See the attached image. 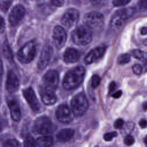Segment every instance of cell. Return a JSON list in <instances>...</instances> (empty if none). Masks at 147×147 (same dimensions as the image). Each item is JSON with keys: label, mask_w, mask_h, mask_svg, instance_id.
Segmentation results:
<instances>
[{"label": "cell", "mask_w": 147, "mask_h": 147, "mask_svg": "<svg viewBox=\"0 0 147 147\" xmlns=\"http://www.w3.org/2000/svg\"><path fill=\"white\" fill-rule=\"evenodd\" d=\"M123 124H124V121H123V119H121V118H119V119H117L114 122V127L115 129H122L123 127Z\"/></svg>", "instance_id": "cell-32"}, {"label": "cell", "mask_w": 147, "mask_h": 147, "mask_svg": "<svg viewBox=\"0 0 147 147\" xmlns=\"http://www.w3.org/2000/svg\"><path fill=\"white\" fill-rule=\"evenodd\" d=\"M130 2L129 0H115L113 1V4L114 6H124Z\"/></svg>", "instance_id": "cell-31"}, {"label": "cell", "mask_w": 147, "mask_h": 147, "mask_svg": "<svg viewBox=\"0 0 147 147\" xmlns=\"http://www.w3.org/2000/svg\"><path fill=\"white\" fill-rule=\"evenodd\" d=\"M134 138L130 134L127 135L124 138V143L127 146H130L133 144H134Z\"/></svg>", "instance_id": "cell-30"}, {"label": "cell", "mask_w": 147, "mask_h": 147, "mask_svg": "<svg viewBox=\"0 0 147 147\" xmlns=\"http://www.w3.org/2000/svg\"><path fill=\"white\" fill-rule=\"evenodd\" d=\"M74 115L72 110L65 104L60 105L56 111V116L57 120L63 123L71 122L74 118Z\"/></svg>", "instance_id": "cell-9"}, {"label": "cell", "mask_w": 147, "mask_h": 147, "mask_svg": "<svg viewBox=\"0 0 147 147\" xmlns=\"http://www.w3.org/2000/svg\"><path fill=\"white\" fill-rule=\"evenodd\" d=\"M52 52V48L50 45H46L42 48L38 63V67L40 69H43L47 67Z\"/></svg>", "instance_id": "cell-15"}, {"label": "cell", "mask_w": 147, "mask_h": 147, "mask_svg": "<svg viewBox=\"0 0 147 147\" xmlns=\"http://www.w3.org/2000/svg\"><path fill=\"white\" fill-rule=\"evenodd\" d=\"M37 49L36 41L32 40L22 46L17 53V58L22 63L27 64L31 62L34 58Z\"/></svg>", "instance_id": "cell-3"}, {"label": "cell", "mask_w": 147, "mask_h": 147, "mask_svg": "<svg viewBox=\"0 0 147 147\" xmlns=\"http://www.w3.org/2000/svg\"><path fill=\"white\" fill-rule=\"evenodd\" d=\"M117 133L116 131H112V132H109L106 133L103 136V138L106 141H111L113 138L117 137Z\"/></svg>", "instance_id": "cell-29"}, {"label": "cell", "mask_w": 147, "mask_h": 147, "mask_svg": "<svg viewBox=\"0 0 147 147\" xmlns=\"http://www.w3.org/2000/svg\"><path fill=\"white\" fill-rule=\"evenodd\" d=\"M135 9L132 7H128L117 10L111 16L110 26L111 29L115 30L122 26L134 13Z\"/></svg>", "instance_id": "cell-2"}, {"label": "cell", "mask_w": 147, "mask_h": 147, "mask_svg": "<svg viewBox=\"0 0 147 147\" xmlns=\"http://www.w3.org/2000/svg\"><path fill=\"white\" fill-rule=\"evenodd\" d=\"M95 147H98V146H95Z\"/></svg>", "instance_id": "cell-46"}, {"label": "cell", "mask_w": 147, "mask_h": 147, "mask_svg": "<svg viewBox=\"0 0 147 147\" xmlns=\"http://www.w3.org/2000/svg\"><path fill=\"white\" fill-rule=\"evenodd\" d=\"M3 64L2 61L0 60V83L1 82L2 75H3Z\"/></svg>", "instance_id": "cell-40"}, {"label": "cell", "mask_w": 147, "mask_h": 147, "mask_svg": "<svg viewBox=\"0 0 147 147\" xmlns=\"http://www.w3.org/2000/svg\"><path fill=\"white\" fill-rule=\"evenodd\" d=\"M85 75V69L82 66H78L68 71L64 76L63 85L67 90L77 88L82 83Z\"/></svg>", "instance_id": "cell-1"}, {"label": "cell", "mask_w": 147, "mask_h": 147, "mask_svg": "<svg viewBox=\"0 0 147 147\" xmlns=\"http://www.w3.org/2000/svg\"><path fill=\"white\" fill-rule=\"evenodd\" d=\"M145 63L147 65V57L145 59Z\"/></svg>", "instance_id": "cell-45"}, {"label": "cell", "mask_w": 147, "mask_h": 147, "mask_svg": "<svg viewBox=\"0 0 147 147\" xmlns=\"http://www.w3.org/2000/svg\"><path fill=\"white\" fill-rule=\"evenodd\" d=\"M139 5L142 8H147V1H140Z\"/></svg>", "instance_id": "cell-39"}, {"label": "cell", "mask_w": 147, "mask_h": 147, "mask_svg": "<svg viewBox=\"0 0 147 147\" xmlns=\"http://www.w3.org/2000/svg\"><path fill=\"white\" fill-rule=\"evenodd\" d=\"M24 147H36V140H35L32 136H28L24 141Z\"/></svg>", "instance_id": "cell-24"}, {"label": "cell", "mask_w": 147, "mask_h": 147, "mask_svg": "<svg viewBox=\"0 0 147 147\" xmlns=\"http://www.w3.org/2000/svg\"><path fill=\"white\" fill-rule=\"evenodd\" d=\"M83 21L86 26L91 30H99L103 27L104 17L100 13L91 11L84 15Z\"/></svg>", "instance_id": "cell-6"}, {"label": "cell", "mask_w": 147, "mask_h": 147, "mask_svg": "<svg viewBox=\"0 0 147 147\" xmlns=\"http://www.w3.org/2000/svg\"><path fill=\"white\" fill-rule=\"evenodd\" d=\"M7 104L11 118L14 121H18L21 118V111L17 101L13 98H10L7 100Z\"/></svg>", "instance_id": "cell-18"}, {"label": "cell", "mask_w": 147, "mask_h": 147, "mask_svg": "<svg viewBox=\"0 0 147 147\" xmlns=\"http://www.w3.org/2000/svg\"><path fill=\"white\" fill-rule=\"evenodd\" d=\"M142 67L139 64H136L132 67L133 72L136 75H140V74H141V73L142 72Z\"/></svg>", "instance_id": "cell-33"}, {"label": "cell", "mask_w": 147, "mask_h": 147, "mask_svg": "<svg viewBox=\"0 0 147 147\" xmlns=\"http://www.w3.org/2000/svg\"><path fill=\"white\" fill-rule=\"evenodd\" d=\"M2 49H3V53L6 57V59H7L9 61L11 62L13 61V55L12 53L11 49L8 44V42L5 41L2 46Z\"/></svg>", "instance_id": "cell-22"}, {"label": "cell", "mask_w": 147, "mask_h": 147, "mask_svg": "<svg viewBox=\"0 0 147 147\" xmlns=\"http://www.w3.org/2000/svg\"><path fill=\"white\" fill-rule=\"evenodd\" d=\"M71 107L74 115H83L88 107V102L86 95L82 92L76 94L71 100Z\"/></svg>", "instance_id": "cell-5"}, {"label": "cell", "mask_w": 147, "mask_h": 147, "mask_svg": "<svg viewBox=\"0 0 147 147\" xmlns=\"http://www.w3.org/2000/svg\"><path fill=\"white\" fill-rule=\"evenodd\" d=\"M53 124L51 119L46 117L42 116L38 118L34 122L33 130L38 134L47 136L52 131Z\"/></svg>", "instance_id": "cell-7"}, {"label": "cell", "mask_w": 147, "mask_h": 147, "mask_svg": "<svg viewBox=\"0 0 147 147\" xmlns=\"http://www.w3.org/2000/svg\"><path fill=\"white\" fill-rule=\"evenodd\" d=\"M106 48L104 47H98L90 51L84 58V63L86 64H90L99 58H100L105 52Z\"/></svg>", "instance_id": "cell-16"}, {"label": "cell", "mask_w": 147, "mask_h": 147, "mask_svg": "<svg viewBox=\"0 0 147 147\" xmlns=\"http://www.w3.org/2000/svg\"><path fill=\"white\" fill-rule=\"evenodd\" d=\"M20 142L16 139H8L3 143V147H18Z\"/></svg>", "instance_id": "cell-26"}, {"label": "cell", "mask_w": 147, "mask_h": 147, "mask_svg": "<svg viewBox=\"0 0 147 147\" xmlns=\"http://www.w3.org/2000/svg\"><path fill=\"white\" fill-rule=\"evenodd\" d=\"M115 88V83L113 82H111L110 84V85L109 86V92H111L113 91L114 90Z\"/></svg>", "instance_id": "cell-37"}, {"label": "cell", "mask_w": 147, "mask_h": 147, "mask_svg": "<svg viewBox=\"0 0 147 147\" xmlns=\"http://www.w3.org/2000/svg\"><path fill=\"white\" fill-rule=\"evenodd\" d=\"M80 56V54L78 50L74 48H68L65 50L63 57L65 62L72 63L78 61Z\"/></svg>", "instance_id": "cell-19"}, {"label": "cell", "mask_w": 147, "mask_h": 147, "mask_svg": "<svg viewBox=\"0 0 147 147\" xmlns=\"http://www.w3.org/2000/svg\"><path fill=\"white\" fill-rule=\"evenodd\" d=\"M43 80L47 87L51 89H56L59 83V74L56 70H49L44 75Z\"/></svg>", "instance_id": "cell-14"}, {"label": "cell", "mask_w": 147, "mask_h": 147, "mask_svg": "<svg viewBox=\"0 0 147 147\" xmlns=\"http://www.w3.org/2000/svg\"><path fill=\"white\" fill-rule=\"evenodd\" d=\"M141 34L142 35H145L147 34V28L146 27H143L140 30Z\"/></svg>", "instance_id": "cell-41"}, {"label": "cell", "mask_w": 147, "mask_h": 147, "mask_svg": "<svg viewBox=\"0 0 147 147\" xmlns=\"http://www.w3.org/2000/svg\"><path fill=\"white\" fill-rule=\"evenodd\" d=\"M74 133V130L71 129H64L57 133L56 137L60 141L66 142L72 138Z\"/></svg>", "instance_id": "cell-20"}, {"label": "cell", "mask_w": 147, "mask_h": 147, "mask_svg": "<svg viewBox=\"0 0 147 147\" xmlns=\"http://www.w3.org/2000/svg\"><path fill=\"white\" fill-rule=\"evenodd\" d=\"M20 82L18 76L15 72L11 70L8 72L6 82V87L10 93L16 92L18 88Z\"/></svg>", "instance_id": "cell-13"}, {"label": "cell", "mask_w": 147, "mask_h": 147, "mask_svg": "<svg viewBox=\"0 0 147 147\" xmlns=\"http://www.w3.org/2000/svg\"><path fill=\"white\" fill-rule=\"evenodd\" d=\"M36 143L38 147H50L53 143V138L49 136H42L36 140Z\"/></svg>", "instance_id": "cell-21"}, {"label": "cell", "mask_w": 147, "mask_h": 147, "mask_svg": "<svg viewBox=\"0 0 147 147\" xmlns=\"http://www.w3.org/2000/svg\"><path fill=\"white\" fill-rule=\"evenodd\" d=\"M72 39L78 45H87L92 40L91 30L86 25L79 26L72 32Z\"/></svg>", "instance_id": "cell-4"}, {"label": "cell", "mask_w": 147, "mask_h": 147, "mask_svg": "<svg viewBox=\"0 0 147 147\" xmlns=\"http://www.w3.org/2000/svg\"><path fill=\"white\" fill-rule=\"evenodd\" d=\"M23 95L29 106L33 111H37L40 110V103L33 90L31 87H28L24 90L23 91Z\"/></svg>", "instance_id": "cell-12"}, {"label": "cell", "mask_w": 147, "mask_h": 147, "mask_svg": "<svg viewBox=\"0 0 147 147\" xmlns=\"http://www.w3.org/2000/svg\"><path fill=\"white\" fill-rule=\"evenodd\" d=\"M100 78L97 75H94L92 76L91 79V87L94 88H96L100 84Z\"/></svg>", "instance_id": "cell-27"}, {"label": "cell", "mask_w": 147, "mask_h": 147, "mask_svg": "<svg viewBox=\"0 0 147 147\" xmlns=\"http://www.w3.org/2000/svg\"><path fill=\"white\" fill-rule=\"evenodd\" d=\"M79 19V11L74 8L69 9L62 16L61 21L63 25L67 28L75 26Z\"/></svg>", "instance_id": "cell-8"}, {"label": "cell", "mask_w": 147, "mask_h": 147, "mask_svg": "<svg viewBox=\"0 0 147 147\" xmlns=\"http://www.w3.org/2000/svg\"><path fill=\"white\" fill-rule=\"evenodd\" d=\"M139 125L141 128H145L147 126V121L144 119H141L139 121Z\"/></svg>", "instance_id": "cell-35"}, {"label": "cell", "mask_w": 147, "mask_h": 147, "mask_svg": "<svg viewBox=\"0 0 147 147\" xmlns=\"http://www.w3.org/2000/svg\"><path fill=\"white\" fill-rule=\"evenodd\" d=\"M5 29V22L3 17L0 16V33L4 31Z\"/></svg>", "instance_id": "cell-34"}, {"label": "cell", "mask_w": 147, "mask_h": 147, "mask_svg": "<svg viewBox=\"0 0 147 147\" xmlns=\"http://www.w3.org/2000/svg\"><path fill=\"white\" fill-rule=\"evenodd\" d=\"M25 14V9L21 5H17L15 6L11 10L9 16V21L11 26H16L23 18Z\"/></svg>", "instance_id": "cell-10"}, {"label": "cell", "mask_w": 147, "mask_h": 147, "mask_svg": "<svg viewBox=\"0 0 147 147\" xmlns=\"http://www.w3.org/2000/svg\"><path fill=\"white\" fill-rule=\"evenodd\" d=\"M121 95H122V91L120 90V91H118L115 92V93H114L112 95V96L114 98H118L121 96Z\"/></svg>", "instance_id": "cell-38"}, {"label": "cell", "mask_w": 147, "mask_h": 147, "mask_svg": "<svg viewBox=\"0 0 147 147\" xmlns=\"http://www.w3.org/2000/svg\"><path fill=\"white\" fill-rule=\"evenodd\" d=\"M144 143L146 145V146H147V136L144 138Z\"/></svg>", "instance_id": "cell-43"}, {"label": "cell", "mask_w": 147, "mask_h": 147, "mask_svg": "<svg viewBox=\"0 0 147 147\" xmlns=\"http://www.w3.org/2000/svg\"><path fill=\"white\" fill-rule=\"evenodd\" d=\"M142 107H143V109L144 110H147V102H144L143 103Z\"/></svg>", "instance_id": "cell-42"}, {"label": "cell", "mask_w": 147, "mask_h": 147, "mask_svg": "<svg viewBox=\"0 0 147 147\" xmlns=\"http://www.w3.org/2000/svg\"><path fill=\"white\" fill-rule=\"evenodd\" d=\"M2 124H1V122H0V132H1V130H2Z\"/></svg>", "instance_id": "cell-44"}, {"label": "cell", "mask_w": 147, "mask_h": 147, "mask_svg": "<svg viewBox=\"0 0 147 147\" xmlns=\"http://www.w3.org/2000/svg\"><path fill=\"white\" fill-rule=\"evenodd\" d=\"M11 1H2L0 3V9H1L2 11L6 12L9 7H10L11 3Z\"/></svg>", "instance_id": "cell-28"}, {"label": "cell", "mask_w": 147, "mask_h": 147, "mask_svg": "<svg viewBox=\"0 0 147 147\" xmlns=\"http://www.w3.org/2000/svg\"><path fill=\"white\" fill-rule=\"evenodd\" d=\"M132 55L136 58L138 60H144L146 58V56H147V53L142 51L140 49H134L132 51Z\"/></svg>", "instance_id": "cell-23"}, {"label": "cell", "mask_w": 147, "mask_h": 147, "mask_svg": "<svg viewBox=\"0 0 147 147\" xmlns=\"http://www.w3.org/2000/svg\"><path fill=\"white\" fill-rule=\"evenodd\" d=\"M63 1H51V3H52L53 5L56 6H60L63 5Z\"/></svg>", "instance_id": "cell-36"}, {"label": "cell", "mask_w": 147, "mask_h": 147, "mask_svg": "<svg viewBox=\"0 0 147 147\" xmlns=\"http://www.w3.org/2000/svg\"><path fill=\"white\" fill-rule=\"evenodd\" d=\"M40 94L42 102L46 105H52L56 101V98L55 94L47 88H41Z\"/></svg>", "instance_id": "cell-17"}, {"label": "cell", "mask_w": 147, "mask_h": 147, "mask_svg": "<svg viewBox=\"0 0 147 147\" xmlns=\"http://www.w3.org/2000/svg\"><path fill=\"white\" fill-rule=\"evenodd\" d=\"M53 42L57 48H61L65 44L67 40V33L63 28L56 26L53 32Z\"/></svg>", "instance_id": "cell-11"}, {"label": "cell", "mask_w": 147, "mask_h": 147, "mask_svg": "<svg viewBox=\"0 0 147 147\" xmlns=\"http://www.w3.org/2000/svg\"><path fill=\"white\" fill-rule=\"evenodd\" d=\"M130 60V55L128 53H123L119 55L117 59V63L119 64H125Z\"/></svg>", "instance_id": "cell-25"}]
</instances>
